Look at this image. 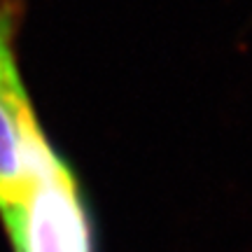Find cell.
<instances>
[{
	"label": "cell",
	"mask_w": 252,
	"mask_h": 252,
	"mask_svg": "<svg viewBox=\"0 0 252 252\" xmlns=\"http://www.w3.org/2000/svg\"><path fill=\"white\" fill-rule=\"evenodd\" d=\"M0 215L14 252H96L77 175L49 140L31 163L24 191Z\"/></svg>",
	"instance_id": "6da1fadb"
},
{
	"label": "cell",
	"mask_w": 252,
	"mask_h": 252,
	"mask_svg": "<svg viewBox=\"0 0 252 252\" xmlns=\"http://www.w3.org/2000/svg\"><path fill=\"white\" fill-rule=\"evenodd\" d=\"M19 0H0V210L24 191L31 161L47 140L17 61Z\"/></svg>",
	"instance_id": "7a4b0ae2"
}]
</instances>
